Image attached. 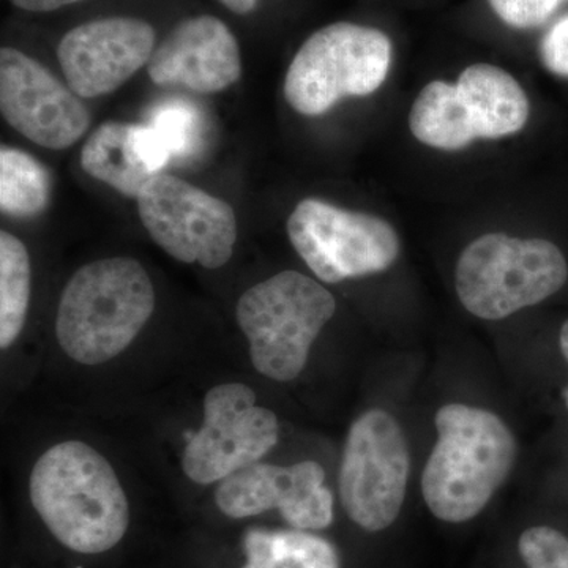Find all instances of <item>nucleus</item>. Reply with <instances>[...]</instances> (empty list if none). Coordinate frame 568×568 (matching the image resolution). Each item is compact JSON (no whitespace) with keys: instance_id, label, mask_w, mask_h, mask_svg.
Instances as JSON below:
<instances>
[{"instance_id":"nucleus-22","label":"nucleus","mask_w":568,"mask_h":568,"mask_svg":"<svg viewBox=\"0 0 568 568\" xmlns=\"http://www.w3.org/2000/svg\"><path fill=\"white\" fill-rule=\"evenodd\" d=\"M497 17L517 29L537 28L555 13L562 0H488Z\"/></svg>"},{"instance_id":"nucleus-6","label":"nucleus","mask_w":568,"mask_h":568,"mask_svg":"<svg viewBox=\"0 0 568 568\" xmlns=\"http://www.w3.org/2000/svg\"><path fill=\"white\" fill-rule=\"evenodd\" d=\"M528 119L529 100L519 82L489 63L467 67L455 84L429 82L410 110L418 140L443 151L517 133Z\"/></svg>"},{"instance_id":"nucleus-2","label":"nucleus","mask_w":568,"mask_h":568,"mask_svg":"<svg viewBox=\"0 0 568 568\" xmlns=\"http://www.w3.org/2000/svg\"><path fill=\"white\" fill-rule=\"evenodd\" d=\"M437 443L422 476L429 511L466 523L488 506L510 476L517 443L503 418L481 407L446 405L436 414Z\"/></svg>"},{"instance_id":"nucleus-15","label":"nucleus","mask_w":568,"mask_h":568,"mask_svg":"<svg viewBox=\"0 0 568 568\" xmlns=\"http://www.w3.org/2000/svg\"><path fill=\"white\" fill-rule=\"evenodd\" d=\"M148 73L153 84L162 88L219 93L241 78V50L234 33L219 18H189L155 48Z\"/></svg>"},{"instance_id":"nucleus-24","label":"nucleus","mask_w":568,"mask_h":568,"mask_svg":"<svg viewBox=\"0 0 568 568\" xmlns=\"http://www.w3.org/2000/svg\"><path fill=\"white\" fill-rule=\"evenodd\" d=\"M10 2L18 9L43 13V11H54L62 7L73 6L82 0H10Z\"/></svg>"},{"instance_id":"nucleus-26","label":"nucleus","mask_w":568,"mask_h":568,"mask_svg":"<svg viewBox=\"0 0 568 568\" xmlns=\"http://www.w3.org/2000/svg\"><path fill=\"white\" fill-rule=\"evenodd\" d=\"M559 343H560V351H562L564 358L568 362V320L566 321V324L562 325V328H560V336H559ZM564 402H566V406L568 409V386L564 388Z\"/></svg>"},{"instance_id":"nucleus-20","label":"nucleus","mask_w":568,"mask_h":568,"mask_svg":"<svg viewBox=\"0 0 568 568\" xmlns=\"http://www.w3.org/2000/svg\"><path fill=\"white\" fill-rule=\"evenodd\" d=\"M148 123L162 134L174 162L192 159L203 144V114L189 100L170 99L155 104Z\"/></svg>"},{"instance_id":"nucleus-9","label":"nucleus","mask_w":568,"mask_h":568,"mask_svg":"<svg viewBox=\"0 0 568 568\" xmlns=\"http://www.w3.org/2000/svg\"><path fill=\"white\" fill-rule=\"evenodd\" d=\"M286 230L295 252L324 283L379 274L399 256L398 234L386 220L312 197L295 205Z\"/></svg>"},{"instance_id":"nucleus-18","label":"nucleus","mask_w":568,"mask_h":568,"mask_svg":"<svg viewBox=\"0 0 568 568\" xmlns=\"http://www.w3.org/2000/svg\"><path fill=\"white\" fill-rule=\"evenodd\" d=\"M32 271L20 239L0 233V347L9 349L21 335L31 302Z\"/></svg>"},{"instance_id":"nucleus-12","label":"nucleus","mask_w":568,"mask_h":568,"mask_svg":"<svg viewBox=\"0 0 568 568\" xmlns=\"http://www.w3.org/2000/svg\"><path fill=\"white\" fill-rule=\"evenodd\" d=\"M0 111L18 133L51 151L70 148L91 125L81 97L14 48L0 51Z\"/></svg>"},{"instance_id":"nucleus-25","label":"nucleus","mask_w":568,"mask_h":568,"mask_svg":"<svg viewBox=\"0 0 568 568\" xmlns=\"http://www.w3.org/2000/svg\"><path fill=\"white\" fill-rule=\"evenodd\" d=\"M227 10L237 14L252 13L256 9L257 0H220Z\"/></svg>"},{"instance_id":"nucleus-4","label":"nucleus","mask_w":568,"mask_h":568,"mask_svg":"<svg viewBox=\"0 0 568 568\" xmlns=\"http://www.w3.org/2000/svg\"><path fill=\"white\" fill-rule=\"evenodd\" d=\"M335 312V297L323 284L286 271L246 290L235 306V321L248 339L256 372L290 383L304 372L313 343Z\"/></svg>"},{"instance_id":"nucleus-3","label":"nucleus","mask_w":568,"mask_h":568,"mask_svg":"<svg viewBox=\"0 0 568 568\" xmlns=\"http://www.w3.org/2000/svg\"><path fill=\"white\" fill-rule=\"evenodd\" d=\"M155 302L151 276L133 257L82 265L63 287L55 338L77 364H108L138 338Z\"/></svg>"},{"instance_id":"nucleus-21","label":"nucleus","mask_w":568,"mask_h":568,"mask_svg":"<svg viewBox=\"0 0 568 568\" xmlns=\"http://www.w3.org/2000/svg\"><path fill=\"white\" fill-rule=\"evenodd\" d=\"M518 551L529 568H568V537L558 529L536 526L525 530Z\"/></svg>"},{"instance_id":"nucleus-5","label":"nucleus","mask_w":568,"mask_h":568,"mask_svg":"<svg viewBox=\"0 0 568 568\" xmlns=\"http://www.w3.org/2000/svg\"><path fill=\"white\" fill-rule=\"evenodd\" d=\"M567 278L566 257L551 242L487 234L459 256L455 284L470 315L499 321L547 301Z\"/></svg>"},{"instance_id":"nucleus-23","label":"nucleus","mask_w":568,"mask_h":568,"mask_svg":"<svg viewBox=\"0 0 568 568\" xmlns=\"http://www.w3.org/2000/svg\"><path fill=\"white\" fill-rule=\"evenodd\" d=\"M541 61L551 73L568 78V17L560 18L544 37Z\"/></svg>"},{"instance_id":"nucleus-10","label":"nucleus","mask_w":568,"mask_h":568,"mask_svg":"<svg viewBox=\"0 0 568 568\" xmlns=\"http://www.w3.org/2000/svg\"><path fill=\"white\" fill-rule=\"evenodd\" d=\"M136 201L145 231L179 263L213 271L233 257L237 220L226 201L163 173L148 182Z\"/></svg>"},{"instance_id":"nucleus-7","label":"nucleus","mask_w":568,"mask_h":568,"mask_svg":"<svg viewBox=\"0 0 568 568\" xmlns=\"http://www.w3.org/2000/svg\"><path fill=\"white\" fill-rule=\"evenodd\" d=\"M392 43L379 29L335 22L306 39L284 80L295 111L321 115L347 97L376 92L390 70Z\"/></svg>"},{"instance_id":"nucleus-11","label":"nucleus","mask_w":568,"mask_h":568,"mask_svg":"<svg viewBox=\"0 0 568 568\" xmlns=\"http://www.w3.org/2000/svg\"><path fill=\"white\" fill-rule=\"evenodd\" d=\"M278 418L256 405L242 383L212 387L204 398V422L182 454L183 474L197 485L220 484L239 469L260 463L278 443Z\"/></svg>"},{"instance_id":"nucleus-17","label":"nucleus","mask_w":568,"mask_h":568,"mask_svg":"<svg viewBox=\"0 0 568 568\" xmlns=\"http://www.w3.org/2000/svg\"><path fill=\"white\" fill-rule=\"evenodd\" d=\"M242 568H339L331 541L308 530L250 529Z\"/></svg>"},{"instance_id":"nucleus-1","label":"nucleus","mask_w":568,"mask_h":568,"mask_svg":"<svg viewBox=\"0 0 568 568\" xmlns=\"http://www.w3.org/2000/svg\"><path fill=\"white\" fill-rule=\"evenodd\" d=\"M29 496L52 537L80 555L110 551L129 530L130 504L114 467L81 440L55 444L37 459Z\"/></svg>"},{"instance_id":"nucleus-14","label":"nucleus","mask_w":568,"mask_h":568,"mask_svg":"<svg viewBox=\"0 0 568 568\" xmlns=\"http://www.w3.org/2000/svg\"><path fill=\"white\" fill-rule=\"evenodd\" d=\"M156 36L149 22L112 17L85 22L67 32L58 59L71 91L97 99L122 88L151 61Z\"/></svg>"},{"instance_id":"nucleus-19","label":"nucleus","mask_w":568,"mask_h":568,"mask_svg":"<svg viewBox=\"0 0 568 568\" xmlns=\"http://www.w3.org/2000/svg\"><path fill=\"white\" fill-rule=\"evenodd\" d=\"M47 168L20 149H0V209L6 215L32 219L50 203Z\"/></svg>"},{"instance_id":"nucleus-16","label":"nucleus","mask_w":568,"mask_h":568,"mask_svg":"<svg viewBox=\"0 0 568 568\" xmlns=\"http://www.w3.org/2000/svg\"><path fill=\"white\" fill-rule=\"evenodd\" d=\"M81 168L115 192L138 200L159 174L144 125L104 122L82 145Z\"/></svg>"},{"instance_id":"nucleus-13","label":"nucleus","mask_w":568,"mask_h":568,"mask_svg":"<svg viewBox=\"0 0 568 568\" xmlns=\"http://www.w3.org/2000/svg\"><path fill=\"white\" fill-rule=\"evenodd\" d=\"M216 507L234 519L256 517L276 508L293 529L323 530L334 521V496L316 462L293 466L254 463L220 481Z\"/></svg>"},{"instance_id":"nucleus-8","label":"nucleus","mask_w":568,"mask_h":568,"mask_svg":"<svg viewBox=\"0 0 568 568\" xmlns=\"http://www.w3.org/2000/svg\"><path fill=\"white\" fill-rule=\"evenodd\" d=\"M409 446L402 426L383 409L362 414L347 433L339 499L347 517L368 532L390 528L405 504Z\"/></svg>"}]
</instances>
